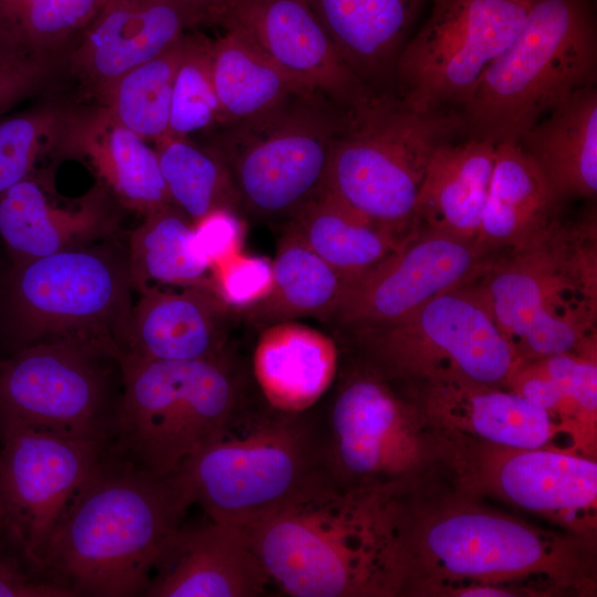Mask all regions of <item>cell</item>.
Returning <instances> with one entry per match:
<instances>
[{"label":"cell","mask_w":597,"mask_h":597,"mask_svg":"<svg viewBox=\"0 0 597 597\" xmlns=\"http://www.w3.org/2000/svg\"><path fill=\"white\" fill-rule=\"evenodd\" d=\"M406 494L345 486L324 472L247 531L287 596H397L406 575Z\"/></svg>","instance_id":"cell-1"},{"label":"cell","mask_w":597,"mask_h":597,"mask_svg":"<svg viewBox=\"0 0 597 597\" xmlns=\"http://www.w3.org/2000/svg\"><path fill=\"white\" fill-rule=\"evenodd\" d=\"M192 504L180 468L158 475L108 446L59 520L41 574L72 597L144 596Z\"/></svg>","instance_id":"cell-2"},{"label":"cell","mask_w":597,"mask_h":597,"mask_svg":"<svg viewBox=\"0 0 597 597\" xmlns=\"http://www.w3.org/2000/svg\"><path fill=\"white\" fill-rule=\"evenodd\" d=\"M11 261L0 287L8 352L66 344L119 359L133 315L128 251L115 240Z\"/></svg>","instance_id":"cell-3"},{"label":"cell","mask_w":597,"mask_h":597,"mask_svg":"<svg viewBox=\"0 0 597 597\" xmlns=\"http://www.w3.org/2000/svg\"><path fill=\"white\" fill-rule=\"evenodd\" d=\"M180 469L209 520L253 527L326 472L322 412L276 410L256 388Z\"/></svg>","instance_id":"cell-4"},{"label":"cell","mask_w":597,"mask_h":597,"mask_svg":"<svg viewBox=\"0 0 597 597\" xmlns=\"http://www.w3.org/2000/svg\"><path fill=\"white\" fill-rule=\"evenodd\" d=\"M402 593H450L472 586L511 587L540 580L567 585L584 575L575 541L512 516L451 503L426 516L409 504Z\"/></svg>","instance_id":"cell-5"},{"label":"cell","mask_w":597,"mask_h":597,"mask_svg":"<svg viewBox=\"0 0 597 597\" xmlns=\"http://www.w3.org/2000/svg\"><path fill=\"white\" fill-rule=\"evenodd\" d=\"M595 214L559 220L533 245L495 258L476 280L519 362L596 344Z\"/></svg>","instance_id":"cell-6"},{"label":"cell","mask_w":597,"mask_h":597,"mask_svg":"<svg viewBox=\"0 0 597 597\" xmlns=\"http://www.w3.org/2000/svg\"><path fill=\"white\" fill-rule=\"evenodd\" d=\"M122 392L109 449L165 475L210 443L256 389L231 347L197 360H118Z\"/></svg>","instance_id":"cell-7"},{"label":"cell","mask_w":597,"mask_h":597,"mask_svg":"<svg viewBox=\"0 0 597 597\" xmlns=\"http://www.w3.org/2000/svg\"><path fill=\"white\" fill-rule=\"evenodd\" d=\"M597 78L591 0H535L519 33L458 112L462 133L519 140L551 111Z\"/></svg>","instance_id":"cell-8"},{"label":"cell","mask_w":597,"mask_h":597,"mask_svg":"<svg viewBox=\"0 0 597 597\" xmlns=\"http://www.w3.org/2000/svg\"><path fill=\"white\" fill-rule=\"evenodd\" d=\"M476 280L401 318L334 328L333 337L394 386L467 379L507 388L519 359Z\"/></svg>","instance_id":"cell-9"},{"label":"cell","mask_w":597,"mask_h":597,"mask_svg":"<svg viewBox=\"0 0 597 597\" xmlns=\"http://www.w3.org/2000/svg\"><path fill=\"white\" fill-rule=\"evenodd\" d=\"M460 133L457 111L417 112L392 92L376 94L348 112L332 150L326 190L367 220L409 235L430 158Z\"/></svg>","instance_id":"cell-10"},{"label":"cell","mask_w":597,"mask_h":597,"mask_svg":"<svg viewBox=\"0 0 597 597\" xmlns=\"http://www.w3.org/2000/svg\"><path fill=\"white\" fill-rule=\"evenodd\" d=\"M348 112L320 93L297 94L261 116L210 132L206 145L227 166L242 211L285 222L326 189Z\"/></svg>","instance_id":"cell-11"},{"label":"cell","mask_w":597,"mask_h":597,"mask_svg":"<svg viewBox=\"0 0 597 597\" xmlns=\"http://www.w3.org/2000/svg\"><path fill=\"white\" fill-rule=\"evenodd\" d=\"M333 386L322 413L326 473L349 488L408 490L425 460L418 405L356 358Z\"/></svg>","instance_id":"cell-12"},{"label":"cell","mask_w":597,"mask_h":597,"mask_svg":"<svg viewBox=\"0 0 597 597\" xmlns=\"http://www.w3.org/2000/svg\"><path fill=\"white\" fill-rule=\"evenodd\" d=\"M429 1V15L397 60L394 93L417 112H459L535 0Z\"/></svg>","instance_id":"cell-13"},{"label":"cell","mask_w":597,"mask_h":597,"mask_svg":"<svg viewBox=\"0 0 597 597\" xmlns=\"http://www.w3.org/2000/svg\"><path fill=\"white\" fill-rule=\"evenodd\" d=\"M122 392L118 360L66 344L0 358V423L109 444Z\"/></svg>","instance_id":"cell-14"},{"label":"cell","mask_w":597,"mask_h":597,"mask_svg":"<svg viewBox=\"0 0 597 597\" xmlns=\"http://www.w3.org/2000/svg\"><path fill=\"white\" fill-rule=\"evenodd\" d=\"M108 446L0 423V540L40 574L59 520Z\"/></svg>","instance_id":"cell-15"},{"label":"cell","mask_w":597,"mask_h":597,"mask_svg":"<svg viewBox=\"0 0 597 597\" xmlns=\"http://www.w3.org/2000/svg\"><path fill=\"white\" fill-rule=\"evenodd\" d=\"M495 253L418 226L416 232L376 266L344 287L327 325H371L401 318L436 296L468 285L494 262Z\"/></svg>","instance_id":"cell-16"},{"label":"cell","mask_w":597,"mask_h":597,"mask_svg":"<svg viewBox=\"0 0 597 597\" xmlns=\"http://www.w3.org/2000/svg\"><path fill=\"white\" fill-rule=\"evenodd\" d=\"M471 483L506 502L580 532L593 530L597 463L559 448L515 449L482 444Z\"/></svg>","instance_id":"cell-17"},{"label":"cell","mask_w":597,"mask_h":597,"mask_svg":"<svg viewBox=\"0 0 597 597\" xmlns=\"http://www.w3.org/2000/svg\"><path fill=\"white\" fill-rule=\"evenodd\" d=\"M237 25L285 72L345 109L376 93L346 66L307 0H240L223 28Z\"/></svg>","instance_id":"cell-18"},{"label":"cell","mask_w":597,"mask_h":597,"mask_svg":"<svg viewBox=\"0 0 597 597\" xmlns=\"http://www.w3.org/2000/svg\"><path fill=\"white\" fill-rule=\"evenodd\" d=\"M198 25L182 0H106L66 60L73 75L97 98L124 73Z\"/></svg>","instance_id":"cell-19"},{"label":"cell","mask_w":597,"mask_h":597,"mask_svg":"<svg viewBox=\"0 0 597 597\" xmlns=\"http://www.w3.org/2000/svg\"><path fill=\"white\" fill-rule=\"evenodd\" d=\"M272 584L245 528L209 520L182 526L153 573L147 597H258Z\"/></svg>","instance_id":"cell-20"},{"label":"cell","mask_w":597,"mask_h":597,"mask_svg":"<svg viewBox=\"0 0 597 597\" xmlns=\"http://www.w3.org/2000/svg\"><path fill=\"white\" fill-rule=\"evenodd\" d=\"M139 294L122 357L197 360L218 357L230 347L232 325L241 316L211 287H151Z\"/></svg>","instance_id":"cell-21"},{"label":"cell","mask_w":597,"mask_h":597,"mask_svg":"<svg viewBox=\"0 0 597 597\" xmlns=\"http://www.w3.org/2000/svg\"><path fill=\"white\" fill-rule=\"evenodd\" d=\"M54 147L87 160L127 208L146 216L172 205L156 149L101 104L63 108Z\"/></svg>","instance_id":"cell-22"},{"label":"cell","mask_w":597,"mask_h":597,"mask_svg":"<svg viewBox=\"0 0 597 597\" xmlns=\"http://www.w3.org/2000/svg\"><path fill=\"white\" fill-rule=\"evenodd\" d=\"M503 388L448 379L405 392L427 419L478 437L484 443L515 449L548 448L557 436L567 434L547 411Z\"/></svg>","instance_id":"cell-23"},{"label":"cell","mask_w":597,"mask_h":597,"mask_svg":"<svg viewBox=\"0 0 597 597\" xmlns=\"http://www.w3.org/2000/svg\"><path fill=\"white\" fill-rule=\"evenodd\" d=\"M118 216L103 187L74 208L55 206L29 177L0 193V239L10 261L46 256L113 237Z\"/></svg>","instance_id":"cell-24"},{"label":"cell","mask_w":597,"mask_h":597,"mask_svg":"<svg viewBox=\"0 0 597 597\" xmlns=\"http://www.w3.org/2000/svg\"><path fill=\"white\" fill-rule=\"evenodd\" d=\"M429 0H307L346 66L374 93H394L397 60Z\"/></svg>","instance_id":"cell-25"},{"label":"cell","mask_w":597,"mask_h":597,"mask_svg":"<svg viewBox=\"0 0 597 597\" xmlns=\"http://www.w3.org/2000/svg\"><path fill=\"white\" fill-rule=\"evenodd\" d=\"M341 349L333 336L295 321L260 331L252 378L265 402L284 412H305L333 387Z\"/></svg>","instance_id":"cell-26"},{"label":"cell","mask_w":597,"mask_h":597,"mask_svg":"<svg viewBox=\"0 0 597 597\" xmlns=\"http://www.w3.org/2000/svg\"><path fill=\"white\" fill-rule=\"evenodd\" d=\"M562 201L517 143H499L476 242L491 253L528 248L558 221Z\"/></svg>","instance_id":"cell-27"},{"label":"cell","mask_w":597,"mask_h":597,"mask_svg":"<svg viewBox=\"0 0 597 597\" xmlns=\"http://www.w3.org/2000/svg\"><path fill=\"white\" fill-rule=\"evenodd\" d=\"M492 140L469 137L432 154L415 205V222L463 240H476L495 161Z\"/></svg>","instance_id":"cell-28"},{"label":"cell","mask_w":597,"mask_h":597,"mask_svg":"<svg viewBox=\"0 0 597 597\" xmlns=\"http://www.w3.org/2000/svg\"><path fill=\"white\" fill-rule=\"evenodd\" d=\"M557 196L588 198L597 191V90L580 88L551 111L517 143Z\"/></svg>","instance_id":"cell-29"},{"label":"cell","mask_w":597,"mask_h":597,"mask_svg":"<svg viewBox=\"0 0 597 597\" xmlns=\"http://www.w3.org/2000/svg\"><path fill=\"white\" fill-rule=\"evenodd\" d=\"M224 29L212 40L219 127L250 121L297 94L313 92L275 63L245 30L237 25Z\"/></svg>","instance_id":"cell-30"},{"label":"cell","mask_w":597,"mask_h":597,"mask_svg":"<svg viewBox=\"0 0 597 597\" xmlns=\"http://www.w3.org/2000/svg\"><path fill=\"white\" fill-rule=\"evenodd\" d=\"M284 223L336 271L345 286L401 247L418 229L409 235L398 234L356 213L326 189Z\"/></svg>","instance_id":"cell-31"},{"label":"cell","mask_w":597,"mask_h":597,"mask_svg":"<svg viewBox=\"0 0 597 597\" xmlns=\"http://www.w3.org/2000/svg\"><path fill=\"white\" fill-rule=\"evenodd\" d=\"M272 263L270 294L242 312L241 318L259 332L302 317H313L327 325L345 286L336 271L285 223Z\"/></svg>","instance_id":"cell-32"},{"label":"cell","mask_w":597,"mask_h":597,"mask_svg":"<svg viewBox=\"0 0 597 597\" xmlns=\"http://www.w3.org/2000/svg\"><path fill=\"white\" fill-rule=\"evenodd\" d=\"M127 251L134 291L164 285L212 289V269L196 249L193 222L174 205L146 214L130 233Z\"/></svg>","instance_id":"cell-33"},{"label":"cell","mask_w":597,"mask_h":597,"mask_svg":"<svg viewBox=\"0 0 597 597\" xmlns=\"http://www.w3.org/2000/svg\"><path fill=\"white\" fill-rule=\"evenodd\" d=\"M156 153L171 203L192 222L216 209L242 211L230 172L211 147L189 137H164Z\"/></svg>","instance_id":"cell-34"},{"label":"cell","mask_w":597,"mask_h":597,"mask_svg":"<svg viewBox=\"0 0 597 597\" xmlns=\"http://www.w3.org/2000/svg\"><path fill=\"white\" fill-rule=\"evenodd\" d=\"M185 36V35H184ZM184 36L164 52L124 73L98 97V104L145 140L167 136L172 84Z\"/></svg>","instance_id":"cell-35"},{"label":"cell","mask_w":597,"mask_h":597,"mask_svg":"<svg viewBox=\"0 0 597 597\" xmlns=\"http://www.w3.org/2000/svg\"><path fill=\"white\" fill-rule=\"evenodd\" d=\"M221 123L212 71V39L188 31L172 84L169 128L166 137L210 133Z\"/></svg>","instance_id":"cell-36"},{"label":"cell","mask_w":597,"mask_h":597,"mask_svg":"<svg viewBox=\"0 0 597 597\" xmlns=\"http://www.w3.org/2000/svg\"><path fill=\"white\" fill-rule=\"evenodd\" d=\"M540 358L563 394L565 430L575 443L586 444L587 440L591 441L596 428V345Z\"/></svg>","instance_id":"cell-37"},{"label":"cell","mask_w":597,"mask_h":597,"mask_svg":"<svg viewBox=\"0 0 597 597\" xmlns=\"http://www.w3.org/2000/svg\"><path fill=\"white\" fill-rule=\"evenodd\" d=\"M62 112L40 107L0 119V193L31 177L40 154L54 147Z\"/></svg>","instance_id":"cell-38"},{"label":"cell","mask_w":597,"mask_h":597,"mask_svg":"<svg viewBox=\"0 0 597 597\" xmlns=\"http://www.w3.org/2000/svg\"><path fill=\"white\" fill-rule=\"evenodd\" d=\"M211 285L230 308L241 314L270 294L273 263L265 256L239 251L212 266Z\"/></svg>","instance_id":"cell-39"},{"label":"cell","mask_w":597,"mask_h":597,"mask_svg":"<svg viewBox=\"0 0 597 597\" xmlns=\"http://www.w3.org/2000/svg\"><path fill=\"white\" fill-rule=\"evenodd\" d=\"M245 227L240 213L216 209L193 222V240L198 253L210 264L241 251Z\"/></svg>","instance_id":"cell-40"},{"label":"cell","mask_w":597,"mask_h":597,"mask_svg":"<svg viewBox=\"0 0 597 597\" xmlns=\"http://www.w3.org/2000/svg\"><path fill=\"white\" fill-rule=\"evenodd\" d=\"M0 597H72L0 540Z\"/></svg>","instance_id":"cell-41"},{"label":"cell","mask_w":597,"mask_h":597,"mask_svg":"<svg viewBox=\"0 0 597 597\" xmlns=\"http://www.w3.org/2000/svg\"><path fill=\"white\" fill-rule=\"evenodd\" d=\"M193 12L200 24L222 23V12L218 0H182Z\"/></svg>","instance_id":"cell-42"},{"label":"cell","mask_w":597,"mask_h":597,"mask_svg":"<svg viewBox=\"0 0 597 597\" xmlns=\"http://www.w3.org/2000/svg\"><path fill=\"white\" fill-rule=\"evenodd\" d=\"M240 0H218L221 12H222V23L223 25L224 20L227 15L229 14L230 10L239 2Z\"/></svg>","instance_id":"cell-43"},{"label":"cell","mask_w":597,"mask_h":597,"mask_svg":"<svg viewBox=\"0 0 597 597\" xmlns=\"http://www.w3.org/2000/svg\"><path fill=\"white\" fill-rule=\"evenodd\" d=\"M3 274H4V270L0 269V287H1L2 279H3Z\"/></svg>","instance_id":"cell-44"}]
</instances>
